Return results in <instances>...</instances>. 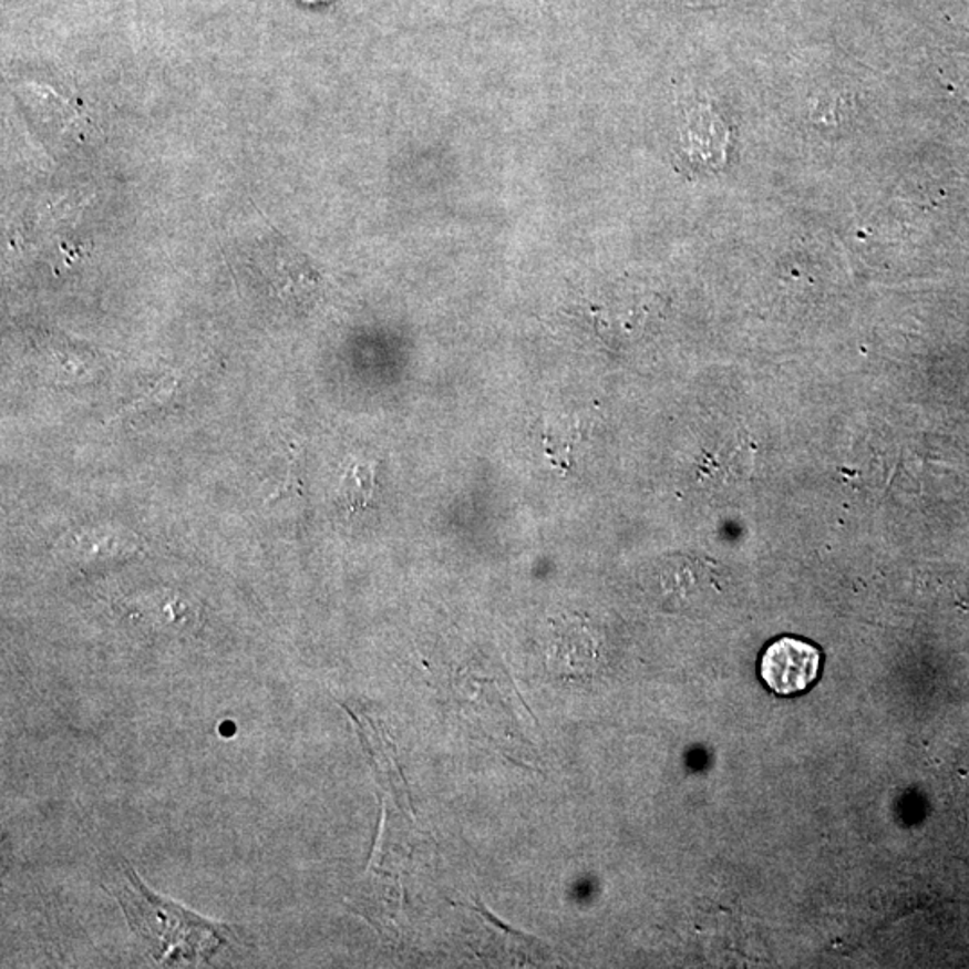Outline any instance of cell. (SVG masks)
I'll use <instances>...</instances> for the list:
<instances>
[{
    "mask_svg": "<svg viewBox=\"0 0 969 969\" xmlns=\"http://www.w3.org/2000/svg\"><path fill=\"white\" fill-rule=\"evenodd\" d=\"M555 670L566 673L568 677H584L587 668L592 662V653L587 648L586 633H575V630H566L557 639L554 659Z\"/></svg>",
    "mask_w": 969,
    "mask_h": 969,
    "instance_id": "cell-4",
    "label": "cell"
},
{
    "mask_svg": "<svg viewBox=\"0 0 969 969\" xmlns=\"http://www.w3.org/2000/svg\"><path fill=\"white\" fill-rule=\"evenodd\" d=\"M112 893L123 907L130 927L146 941L156 962H204L227 942L230 934L227 927L158 898L130 867Z\"/></svg>",
    "mask_w": 969,
    "mask_h": 969,
    "instance_id": "cell-1",
    "label": "cell"
},
{
    "mask_svg": "<svg viewBox=\"0 0 969 969\" xmlns=\"http://www.w3.org/2000/svg\"><path fill=\"white\" fill-rule=\"evenodd\" d=\"M823 653L815 645L794 636H783L765 648L760 659V677L777 695H795L817 681Z\"/></svg>",
    "mask_w": 969,
    "mask_h": 969,
    "instance_id": "cell-2",
    "label": "cell"
},
{
    "mask_svg": "<svg viewBox=\"0 0 969 969\" xmlns=\"http://www.w3.org/2000/svg\"><path fill=\"white\" fill-rule=\"evenodd\" d=\"M374 468L369 464H352L341 480V499L349 514L367 511L374 502Z\"/></svg>",
    "mask_w": 969,
    "mask_h": 969,
    "instance_id": "cell-3",
    "label": "cell"
}]
</instances>
